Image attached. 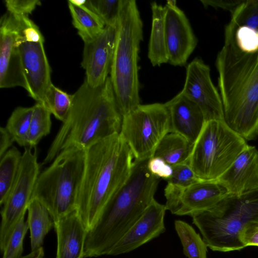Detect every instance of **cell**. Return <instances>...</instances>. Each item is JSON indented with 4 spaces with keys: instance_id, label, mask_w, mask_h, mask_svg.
Returning a JSON list of instances; mask_svg holds the SVG:
<instances>
[{
    "instance_id": "4316f807",
    "label": "cell",
    "mask_w": 258,
    "mask_h": 258,
    "mask_svg": "<svg viewBox=\"0 0 258 258\" xmlns=\"http://www.w3.org/2000/svg\"><path fill=\"white\" fill-rule=\"evenodd\" d=\"M33 107L19 106L15 108L9 117L5 128L21 147H27L29 131Z\"/></svg>"
},
{
    "instance_id": "ffe728a7",
    "label": "cell",
    "mask_w": 258,
    "mask_h": 258,
    "mask_svg": "<svg viewBox=\"0 0 258 258\" xmlns=\"http://www.w3.org/2000/svg\"><path fill=\"white\" fill-rule=\"evenodd\" d=\"M53 222L57 237L56 258H84L88 231L76 211Z\"/></svg>"
},
{
    "instance_id": "ac0fdd59",
    "label": "cell",
    "mask_w": 258,
    "mask_h": 258,
    "mask_svg": "<svg viewBox=\"0 0 258 258\" xmlns=\"http://www.w3.org/2000/svg\"><path fill=\"white\" fill-rule=\"evenodd\" d=\"M232 195L258 189V150L247 145L228 170L217 180Z\"/></svg>"
},
{
    "instance_id": "52a82bcc",
    "label": "cell",
    "mask_w": 258,
    "mask_h": 258,
    "mask_svg": "<svg viewBox=\"0 0 258 258\" xmlns=\"http://www.w3.org/2000/svg\"><path fill=\"white\" fill-rule=\"evenodd\" d=\"M85 157V150H62L37 178L32 199L47 208L53 222L76 211Z\"/></svg>"
},
{
    "instance_id": "277c9868",
    "label": "cell",
    "mask_w": 258,
    "mask_h": 258,
    "mask_svg": "<svg viewBox=\"0 0 258 258\" xmlns=\"http://www.w3.org/2000/svg\"><path fill=\"white\" fill-rule=\"evenodd\" d=\"M148 161H134L128 179L87 232L84 258L108 255L155 199L160 178L149 171Z\"/></svg>"
},
{
    "instance_id": "8fae6325",
    "label": "cell",
    "mask_w": 258,
    "mask_h": 258,
    "mask_svg": "<svg viewBox=\"0 0 258 258\" xmlns=\"http://www.w3.org/2000/svg\"><path fill=\"white\" fill-rule=\"evenodd\" d=\"M40 173L36 147H25L16 178L1 210L0 248L2 252L16 225L25 215Z\"/></svg>"
},
{
    "instance_id": "74e56055",
    "label": "cell",
    "mask_w": 258,
    "mask_h": 258,
    "mask_svg": "<svg viewBox=\"0 0 258 258\" xmlns=\"http://www.w3.org/2000/svg\"><path fill=\"white\" fill-rule=\"evenodd\" d=\"M243 0H201L205 8H220L232 13Z\"/></svg>"
},
{
    "instance_id": "ab89813d",
    "label": "cell",
    "mask_w": 258,
    "mask_h": 258,
    "mask_svg": "<svg viewBox=\"0 0 258 258\" xmlns=\"http://www.w3.org/2000/svg\"><path fill=\"white\" fill-rule=\"evenodd\" d=\"M44 250L42 247L33 251L25 255H22L20 258H36L37 257H43L44 256Z\"/></svg>"
},
{
    "instance_id": "9a60e30c",
    "label": "cell",
    "mask_w": 258,
    "mask_h": 258,
    "mask_svg": "<svg viewBox=\"0 0 258 258\" xmlns=\"http://www.w3.org/2000/svg\"><path fill=\"white\" fill-rule=\"evenodd\" d=\"M165 28L168 62L183 66L196 48L198 39L188 19L176 5L175 1H167L165 5Z\"/></svg>"
},
{
    "instance_id": "8d00e7d4",
    "label": "cell",
    "mask_w": 258,
    "mask_h": 258,
    "mask_svg": "<svg viewBox=\"0 0 258 258\" xmlns=\"http://www.w3.org/2000/svg\"><path fill=\"white\" fill-rule=\"evenodd\" d=\"M240 238L245 247L258 246V222L247 224L242 232Z\"/></svg>"
},
{
    "instance_id": "d6a6232c",
    "label": "cell",
    "mask_w": 258,
    "mask_h": 258,
    "mask_svg": "<svg viewBox=\"0 0 258 258\" xmlns=\"http://www.w3.org/2000/svg\"><path fill=\"white\" fill-rule=\"evenodd\" d=\"M235 39L237 46L242 51L247 53L258 51V31L245 26L237 27Z\"/></svg>"
},
{
    "instance_id": "d590c367",
    "label": "cell",
    "mask_w": 258,
    "mask_h": 258,
    "mask_svg": "<svg viewBox=\"0 0 258 258\" xmlns=\"http://www.w3.org/2000/svg\"><path fill=\"white\" fill-rule=\"evenodd\" d=\"M147 167L153 175L166 180L171 176L173 172L172 166L157 157H153L148 160Z\"/></svg>"
},
{
    "instance_id": "ba28073f",
    "label": "cell",
    "mask_w": 258,
    "mask_h": 258,
    "mask_svg": "<svg viewBox=\"0 0 258 258\" xmlns=\"http://www.w3.org/2000/svg\"><path fill=\"white\" fill-rule=\"evenodd\" d=\"M247 145L224 120L207 121L194 144L188 163L200 180L217 181Z\"/></svg>"
},
{
    "instance_id": "2e32d148",
    "label": "cell",
    "mask_w": 258,
    "mask_h": 258,
    "mask_svg": "<svg viewBox=\"0 0 258 258\" xmlns=\"http://www.w3.org/2000/svg\"><path fill=\"white\" fill-rule=\"evenodd\" d=\"M116 26H106L92 40L84 43L82 67L85 80L92 87L103 85L110 73L116 37Z\"/></svg>"
},
{
    "instance_id": "484cf974",
    "label": "cell",
    "mask_w": 258,
    "mask_h": 258,
    "mask_svg": "<svg viewBox=\"0 0 258 258\" xmlns=\"http://www.w3.org/2000/svg\"><path fill=\"white\" fill-rule=\"evenodd\" d=\"M175 231L181 241L184 254L188 258H207L206 244L195 229L186 222H174Z\"/></svg>"
},
{
    "instance_id": "e0dca14e",
    "label": "cell",
    "mask_w": 258,
    "mask_h": 258,
    "mask_svg": "<svg viewBox=\"0 0 258 258\" xmlns=\"http://www.w3.org/2000/svg\"><path fill=\"white\" fill-rule=\"evenodd\" d=\"M166 210L165 205L154 199L108 255L130 252L164 233L166 230L164 218Z\"/></svg>"
},
{
    "instance_id": "30bf717a",
    "label": "cell",
    "mask_w": 258,
    "mask_h": 258,
    "mask_svg": "<svg viewBox=\"0 0 258 258\" xmlns=\"http://www.w3.org/2000/svg\"><path fill=\"white\" fill-rule=\"evenodd\" d=\"M17 43L29 96L42 103L51 85L50 67L45 53L44 38L38 27L28 16H19Z\"/></svg>"
},
{
    "instance_id": "e575fe53",
    "label": "cell",
    "mask_w": 258,
    "mask_h": 258,
    "mask_svg": "<svg viewBox=\"0 0 258 258\" xmlns=\"http://www.w3.org/2000/svg\"><path fill=\"white\" fill-rule=\"evenodd\" d=\"M7 12L16 15L29 17L37 6L41 5L38 0H6Z\"/></svg>"
},
{
    "instance_id": "603a6c76",
    "label": "cell",
    "mask_w": 258,
    "mask_h": 258,
    "mask_svg": "<svg viewBox=\"0 0 258 258\" xmlns=\"http://www.w3.org/2000/svg\"><path fill=\"white\" fill-rule=\"evenodd\" d=\"M193 145L183 136L170 132L161 140L153 157L162 159L172 166L188 163Z\"/></svg>"
},
{
    "instance_id": "f35d334b",
    "label": "cell",
    "mask_w": 258,
    "mask_h": 258,
    "mask_svg": "<svg viewBox=\"0 0 258 258\" xmlns=\"http://www.w3.org/2000/svg\"><path fill=\"white\" fill-rule=\"evenodd\" d=\"M14 142L5 127L0 128V157H2L12 146Z\"/></svg>"
},
{
    "instance_id": "83f0119b",
    "label": "cell",
    "mask_w": 258,
    "mask_h": 258,
    "mask_svg": "<svg viewBox=\"0 0 258 258\" xmlns=\"http://www.w3.org/2000/svg\"><path fill=\"white\" fill-rule=\"evenodd\" d=\"M74 94H69L55 86L49 87L42 104L58 120L64 122L71 110Z\"/></svg>"
},
{
    "instance_id": "9c48e42d",
    "label": "cell",
    "mask_w": 258,
    "mask_h": 258,
    "mask_svg": "<svg viewBox=\"0 0 258 258\" xmlns=\"http://www.w3.org/2000/svg\"><path fill=\"white\" fill-rule=\"evenodd\" d=\"M170 132V120L165 104L139 105L122 116L120 135L135 160H149L158 145Z\"/></svg>"
},
{
    "instance_id": "7a4b0ae2",
    "label": "cell",
    "mask_w": 258,
    "mask_h": 258,
    "mask_svg": "<svg viewBox=\"0 0 258 258\" xmlns=\"http://www.w3.org/2000/svg\"><path fill=\"white\" fill-rule=\"evenodd\" d=\"M66 121L52 142L42 164L49 163L62 150H86L96 143L120 133L122 118L109 76L94 88L84 80L73 94Z\"/></svg>"
},
{
    "instance_id": "f1b7e54d",
    "label": "cell",
    "mask_w": 258,
    "mask_h": 258,
    "mask_svg": "<svg viewBox=\"0 0 258 258\" xmlns=\"http://www.w3.org/2000/svg\"><path fill=\"white\" fill-rule=\"evenodd\" d=\"M33 107L28 144V146L35 147L43 137L50 132L51 113L42 104L39 102H36Z\"/></svg>"
},
{
    "instance_id": "8992f818",
    "label": "cell",
    "mask_w": 258,
    "mask_h": 258,
    "mask_svg": "<svg viewBox=\"0 0 258 258\" xmlns=\"http://www.w3.org/2000/svg\"><path fill=\"white\" fill-rule=\"evenodd\" d=\"M191 217L211 250L241 249L245 247L240 238L244 228L258 222V189L241 195L228 194L214 207Z\"/></svg>"
},
{
    "instance_id": "836d02e7",
    "label": "cell",
    "mask_w": 258,
    "mask_h": 258,
    "mask_svg": "<svg viewBox=\"0 0 258 258\" xmlns=\"http://www.w3.org/2000/svg\"><path fill=\"white\" fill-rule=\"evenodd\" d=\"M172 167V174L167 180V184L184 188L200 180L188 163H184Z\"/></svg>"
},
{
    "instance_id": "60d3db41",
    "label": "cell",
    "mask_w": 258,
    "mask_h": 258,
    "mask_svg": "<svg viewBox=\"0 0 258 258\" xmlns=\"http://www.w3.org/2000/svg\"><path fill=\"white\" fill-rule=\"evenodd\" d=\"M36 258H43V257H37Z\"/></svg>"
},
{
    "instance_id": "7c38bea8",
    "label": "cell",
    "mask_w": 258,
    "mask_h": 258,
    "mask_svg": "<svg viewBox=\"0 0 258 258\" xmlns=\"http://www.w3.org/2000/svg\"><path fill=\"white\" fill-rule=\"evenodd\" d=\"M227 194L217 181L200 180L184 188L167 184L164 189L165 205L173 214L191 217L214 207Z\"/></svg>"
},
{
    "instance_id": "4fadbf2b",
    "label": "cell",
    "mask_w": 258,
    "mask_h": 258,
    "mask_svg": "<svg viewBox=\"0 0 258 258\" xmlns=\"http://www.w3.org/2000/svg\"><path fill=\"white\" fill-rule=\"evenodd\" d=\"M200 108L206 121L224 120L220 94L214 85L210 68L197 57L187 66L185 83L180 91Z\"/></svg>"
},
{
    "instance_id": "5b68a950",
    "label": "cell",
    "mask_w": 258,
    "mask_h": 258,
    "mask_svg": "<svg viewBox=\"0 0 258 258\" xmlns=\"http://www.w3.org/2000/svg\"><path fill=\"white\" fill-rule=\"evenodd\" d=\"M143 28L136 2L120 0L109 77L122 116L140 105L138 62Z\"/></svg>"
},
{
    "instance_id": "3957f363",
    "label": "cell",
    "mask_w": 258,
    "mask_h": 258,
    "mask_svg": "<svg viewBox=\"0 0 258 258\" xmlns=\"http://www.w3.org/2000/svg\"><path fill=\"white\" fill-rule=\"evenodd\" d=\"M85 152L76 211L88 231L128 179L134 157L120 134L96 143Z\"/></svg>"
},
{
    "instance_id": "cb8c5ba5",
    "label": "cell",
    "mask_w": 258,
    "mask_h": 258,
    "mask_svg": "<svg viewBox=\"0 0 258 258\" xmlns=\"http://www.w3.org/2000/svg\"><path fill=\"white\" fill-rule=\"evenodd\" d=\"M72 23L84 43L99 34L106 25L101 19L85 4L78 6L68 1Z\"/></svg>"
},
{
    "instance_id": "f546056e",
    "label": "cell",
    "mask_w": 258,
    "mask_h": 258,
    "mask_svg": "<svg viewBox=\"0 0 258 258\" xmlns=\"http://www.w3.org/2000/svg\"><path fill=\"white\" fill-rule=\"evenodd\" d=\"M231 24L237 27L245 26L258 31V0H246L231 13Z\"/></svg>"
},
{
    "instance_id": "4dcf8cb0",
    "label": "cell",
    "mask_w": 258,
    "mask_h": 258,
    "mask_svg": "<svg viewBox=\"0 0 258 258\" xmlns=\"http://www.w3.org/2000/svg\"><path fill=\"white\" fill-rule=\"evenodd\" d=\"M120 0H87L85 5L96 13L106 26H116Z\"/></svg>"
},
{
    "instance_id": "d6986e66",
    "label": "cell",
    "mask_w": 258,
    "mask_h": 258,
    "mask_svg": "<svg viewBox=\"0 0 258 258\" xmlns=\"http://www.w3.org/2000/svg\"><path fill=\"white\" fill-rule=\"evenodd\" d=\"M164 104L169 114L170 132L194 144L206 122L200 108L181 92Z\"/></svg>"
},
{
    "instance_id": "5bb4252c",
    "label": "cell",
    "mask_w": 258,
    "mask_h": 258,
    "mask_svg": "<svg viewBox=\"0 0 258 258\" xmlns=\"http://www.w3.org/2000/svg\"><path fill=\"white\" fill-rule=\"evenodd\" d=\"M19 16L7 12L0 21V87L20 86L27 90L17 43Z\"/></svg>"
},
{
    "instance_id": "7402d4cb",
    "label": "cell",
    "mask_w": 258,
    "mask_h": 258,
    "mask_svg": "<svg viewBox=\"0 0 258 258\" xmlns=\"http://www.w3.org/2000/svg\"><path fill=\"white\" fill-rule=\"evenodd\" d=\"M27 222L30 232L31 251L42 247L44 239L54 222L47 208L39 201L32 199L27 207Z\"/></svg>"
},
{
    "instance_id": "6da1fadb",
    "label": "cell",
    "mask_w": 258,
    "mask_h": 258,
    "mask_svg": "<svg viewBox=\"0 0 258 258\" xmlns=\"http://www.w3.org/2000/svg\"><path fill=\"white\" fill-rule=\"evenodd\" d=\"M236 29L227 25L216 66L227 124L247 141L258 137V51L247 53L236 45Z\"/></svg>"
},
{
    "instance_id": "d4e9b609",
    "label": "cell",
    "mask_w": 258,
    "mask_h": 258,
    "mask_svg": "<svg viewBox=\"0 0 258 258\" xmlns=\"http://www.w3.org/2000/svg\"><path fill=\"white\" fill-rule=\"evenodd\" d=\"M22 154L15 146L1 157L0 162V204L6 201L16 178Z\"/></svg>"
},
{
    "instance_id": "44dd1931",
    "label": "cell",
    "mask_w": 258,
    "mask_h": 258,
    "mask_svg": "<svg viewBox=\"0 0 258 258\" xmlns=\"http://www.w3.org/2000/svg\"><path fill=\"white\" fill-rule=\"evenodd\" d=\"M151 7L152 22L148 57L152 65L155 67L168 62L165 28L166 7L156 2H152Z\"/></svg>"
},
{
    "instance_id": "1f68e13d",
    "label": "cell",
    "mask_w": 258,
    "mask_h": 258,
    "mask_svg": "<svg viewBox=\"0 0 258 258\" xmlns=\"http://www.w3.org/2000/svg\"><path fill=\"white\" fill-rule=\"evenodd\" d=\"M29 226L24 215L12 231L4 250L2 258H20L23 251V241Z\"/></svg>"
}]
</instances>
